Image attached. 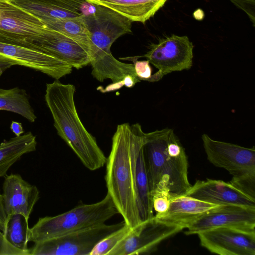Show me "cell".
Returning <instances> with one entry per match:
<instances>
[{
	"instance_id": "12",
	"label": "cell",
	"mask_w": 255,
	"mask_h": 255,
	"mask_svg": "<svg viewBox=\"0 0 255 255\" xmlns=\"http://www.w3.org/2000/svg\"><path fill=\"white\" fill-rule=\"evenodd\" d=\"M197 234L201 245L212 253L220 255H255V232L219 227Z\"/></svg>"
},
{
	"instance_id": "21",
	"label": "cell",
	"mask_w": 255,
	"mask_h": 255,
	"mask_svg": "<svg viewBox=\"0 0 255 255\" xmlns=\"http://www.w3.org/2000/svg\"><path fill=\"white\" fill-rule=\"evenodd\" d=\"M36 145V136L30 131L0 143V177H5L23 155L35 151Z\"/></svg>"
},
{
	"instance_id": "14",
	"label": "cell",
	"mask_w": 255,
	"mask_h": 255,
	"mask_svg": "<svg viewBox=\"0 0 255 255\" xmlns=\"http://www.w3.org/2000/svg\"><path fill=\"white\" fill-rule=\"evenodd\" d=\"M48 29L39 18L9 0H0V30L36 42Z\"/></svg>"
},
{
	"instance_id": "26",
	"label": "cell",
	"mask_w": 255,
	"mask_h": 255,
	"mask_svg": "<svg viewBox=\"0 0 255 255\" xmlns=\"http://www.w3.org/2000/svg\"><path fill=\"white\" fill-rule=\"evenodd\" d=\"M126 223L100 241L90 255H108L109 253L131 231Z\"/></svg>"
},
{
	"instance_id": "28",
	"label": "cell",
	"mask_w": 255,
	"mask_h": 255,
	"mask_svg": "<svg viewBox=\"0 0 255 255\" xmlns=\"http://www.w3.org/2000/svg\"><path fill=\"white\" fill-rule=\"evenodd\" d=\"M123 60H130L133 62L135 74L141 80L150 81L152 76V69L149 61L146 60H137L135 57L120 58Z\"/></svg>"
},
{
	"instance_id": "10",
	"label": "cell",
	"mask_w": 255,
	"mask_h": 255,
	"mask_svg": "<svg viewBox=\"0 0 255 255\" xmlns=\"http://www.w3.org/2000/svg\"><path fill=\"white\" fill-rule=\"evenodd\" d=\"M219 227L255 232V207L234 204L219 205L194 221L186 228L185 234H197Z\"/></svg>"
},
{
	"instance_id": "29",
	"label": "cell",
	"mask_w": 255,
	"mask_h": 255,
	"mask_svg": "<svg viewBox=\"0 0 255 255\" xmlns=\"http://www.w3.org/2000/svg\"><path fill=\"white\" fill-rule=\"evenodd\" d=\"M153 209L156 215L165 213L169 208L171 197L169 193L162 190H156L152 195Z\"/></svg>"
},
{
	"instance_id": "8",
	"label": "cell",
	"mask_w": 255,
	"mask_h": 255,
	"mask_svg": "<svg viewBox=\"0 0 255 255\" xmlns=\"http://www.w3.org/2000/svg\"><path fill=\"white\" fill-rule=\"evenodd\" d=\"M183 229L181 226L166 222L154 216L151 219L132 228L108 255L150 254L163 241Z\"/></svg>"
},
{
	"instance_id": "22",
	"label": "cell",
	"mask_w": 255,
	"mask_h": 255,
	"mask_svg": "<svg viewBox=\"0 0 255 255\" xmlns=\"http://www.w3.org/2000/svg\"><path fill=\"white\" fill-rule=\"evenodd\" d=\"M135 188L138 214L141 222L148 221L154 216L152 197L151 194L143 147L141 149L137 160Z\"/></svg>"
},
{
	"instance_id": "19",
	"label": "cell",
	"mask_w": 255,
	"mask_h": 255,
	"mask_svg": "<svg viewBox=\"0 0 255 255\" xmlns=\"http://www.w3.org/2000/svg\"><path fill=\"white\" fill-rule=\"evenodd\" d=\"M91 4L111 9L131 21L144 23L165 4L167 0H86Z\"/></svg>"
},
{
	"instance_id": "17",
	"label": "cell",
	"mask_w": 255,
	"mask_h": 255,
	"mask_svg": "<svg viewBox=\"0 0 255 255\" xmlns=\"http://www.w3.org/2000/svg\"><path fill=\"white\" fill-rule=\"evenodd\" d=\"M170 130L165 128L145 133L143 152L151 196L160 181Z\"/></svg>"
},
{
	"instance_id": "6",
	"label": "cell",
	"mask_w": 255,
	"mask_h": 255,
	"mask_svg": "<svg viewBox=\"0 0 255 255\" xmlns=\"http://www.w3.org/2000/svg\"><path fill=\"white\" fill-rule=\"evenodd\" d=\"M124 221L112 225L105 223L34 243L30 255H90L96 245L125 225Z\"/></svg>"
},
{
	"instance_id": "13",
	"label": "cell",
	"mask_w": 255,
	"mask_h": 255,
	"mask_svg": "<svg viewBox=\"0 0 255 255\" xmlns=\"http://www.w3.org/2000/svg\"><path fill=\"white\" fill-rule=\"evenodd\" d=\"M1 194L7 221L13 215L21 214L27 221L39 199L37 187L24 180L20 175H6Z\"/></svg>"
},
{
	"instance_id": "33",
	"label": "cell",
	"mask_w": 255,
	"mask_h": 255,
	"mask_svg": "<svg viewBox=\"0 0 255 255\" xmlns=\"http://www.w3.org/2000/svg\"><path fill=\"white\" fill-rule=\"evenodd\" d=\"M10 128L16 136H19L24 133V130L20 123L12 121Z\"/></svg>"
},
{
	"instance_id": "16",
	"label": "cell",
	"mask_w": 255,
	"mask_h": 255,
	"mask_svg": "<svg viewBox=\"0 0 255 255\" xmlns=\"http://www.w3.org/2000/svg\"><path fill=\"white\" fill-rule=\"evenodd\" d=\"M34 43L43 50L76 69H79L90 63L88 52L84 46L51 29L49 28L39 41Z\"/></svg>"
},
{
	"instance_id": "5",
	"label": "cell",
	"mask_w": 255,
	"mask_h": 255,
	"mask_svg": "<svg viewBox=\"0 0 255 255\" xmlns=\"http://www.w3.org/2000/svg\"><path fill=\"white\" fill-rule=\"evenodd\" d=\"M0 55L17 65L40 71L56 80L70 74L73 67L45 52L33 41L0 30Z\"/></svg>"
},
{
	"instance_id": "3",
	"label": "cell",
	"mask_w": 255,
	"mask_h": 255,
	"mask_svg": "<svg viewBox=\"0 0 255 255\" xmlns=\"http://www.w3.org/2000/svg\"><path fill=\"white\" fill-rule=\"evenodd\" d=\"M119 213L108 193L100 201L80 204L54 216L39 218L30 228L29 241L37 243L100 225Z\"/></svg>"
},
{
	"instance_id": "11",
	"label": "cell",
	"mask_w": 255,
	"mask_h": 255,
	"mask_svg": "<svg viewBox=\"0 0 255 255\" xmlns=\"http://www.w3.org/2000/svg\"><path fill=\"white\" fill-rule=\"evenodd\" d=\"M188 162L185 149L173 129H171L163 170L160 181L154 192L156 190L165 191L169 193L171 199L186 195L192 186L188 178Z\"/></svg>"
},
{
	"instance_id": "4",
	"label": "cell",
	"mask_w": 255,
	"mask_h": 255,
	"mask_svg": "<svg viewBox=\"0 0 255 255\" xmlns=\"http://www.w3.org/2000/svg\"><path fill=\"white\" fill-rule=\"evenodd\" d=\"M208 160L214 166L227 170L233 176L230 183L255 199V149L218 141L202 135Z\"/></svg>"
},
{
	"instance_id": "2",
	"label": "cell",
	"mask_w": 255,
	"mask_h": 255,
	"mask_svg": "<svg viewBox=\"0 0 255 255\" xmlns=\"http://www.w3.org/2000/svg\"><path fill=\"white\" fill-rule=\"evenodd\" d=\"M75 90L74 85L55 80L46 84L45 100L57 134L83 165L94 171L103 167L107 158L79 118L74 102Z\"/></svg>"
},
{
	"instance_id": "7",
	"label": "cell",
	"mask_w": 255,
	"mask_h": 255,
	"mask_svg": "<svg viewBox=\"0 0 255 255\" xmlns=\"http://www.w3.org/2000/svg\"><path fill=\"white\" fill-rule=\"evenodd\" d=\"M193 45L187 36L172 34L150 45L145 57L158 69L149 82H157L165 75L175 71L190 69L193 63Z\"/></svg>"
},
{
	"instance_id": "9",
	"label": "cell",
	"mask_w": 255,
	"mask_h": 255,
	"mask_svg": "<svg viewBox=\"0 0 255 255\" xmlns=\"http://www.w3.org/2000/svg\"><path fill=\"white\" fill-rule=\"evenodd\" d=\"M83 19L90 33L89 55L99 51L111 49L117 39L131 32L130 20L103 6L95 5L92 12L83 14Z\"/></svg>"
},
{
	"instance_id": "31",
	"label": "cell",
	"mask_w": 255,
	"mask_h": 255,
	"mask_svg": "<svg viewBox=\"0 0 255 255\" xmlns=\"http://www.w3.org/2000/svg\"><path fill=\"white\" fill-rule=\"evenodd\" d=\"M17 65L12 60L0 55V77L7 69Z\"/></svg>"
},
{
	"instance_id": "23",
	"label": "cell",
	"mask_w": 255,
	"mask_h": 255,
	"mask_svg": "<svg viewBox=\"0 0 255 255\" xmlns=\"http://www.w3.org/2000/svg\"><path fill=\"white\" fill-rule=\"evenodd\" d=\"M48 28L59 32L77 41L88 50L90 43V33L83 19L78 18H40Z\"/></svg>"
},
{
	"instance_id": "18",
	"label": "cell",
	"mask_w": 255,
	"mask_h": 255,
	"mask_svg": "<svg viewBox=\"0 0 255 255\" xmlns=\"http://www.w3.org/2000/svg\"><path fill=\"white\" fill-rule=\"evenodd\" d=\"M219 205L184 195L171 199L168 210L155 217L166 222L187 228L211 209Z\"/></svg>"
},
{
	"instance_id": "1",
	"label": "cell",
	"mask_w": 255,
	"mask_h": 255,
	"mask_svg": "<svg viewBox=\"0 0 255 255\" xmlns=\"http://www.w3.org/2000/svg\"><path fill=\"white\" fill-rule=\"evenodd\" d=\"M145 136L138 123L118 125L106 163L107 193L124 222L131 228L141 223L137 208L135 175L137 158L143 147Z\"/></svg>"
},
{
	"instance_id": "25",
	"label": "cell",
	"mask_w": 255,
	"mask_h": 255,
	"mask_svg": "<svg viewBox=\"0 0 255 255\" xmlns=\"http://www.w3.org/2000/svg\"><path fill=\"white\" fill-rule=\"evenodd\" d=\"M29 230L28 221L21 214L12 215L7 222L4 234L6 240L13 247L30 255L28 248Z\"/></svg>"
},
{
	"instance_id": "20",
	"label": "cell",
	"mask_w": 255,
	"mask_h": 255,
	"mask_svg": "<svg viewBox=\"0 0 255 255\" xmlns=\"http://www.w3.org/2000/svg\"><path fill=\"white\" fill-rule=\"evenodd\" d=\"M38 18H78L83 13L65 0H9Z\"/></svg>"
},
{
	"instance_id": "30",
	"label": "cell",
	"mask_w": 255,
	"mask_h": 255,
	"mask_svg": "<svg viewBox=\"0 0 255 255\" xmlns=\"http://www.w3.org/2000/svg\"><path fill=\"white\" fill-rule=\"evenodd\" d=\"M237 6L244 10L255 23V0H231Z\"/></svg>"
},
{
	"instance_id": "32",
	"label": "cell",
	"mask_w": 255,
	"mask_h": 255,
	"mask_svg": "<svg viewBox=\"0 0 255 255\" xmlns=\"http://www.w3.org/2000/svg\"><path fill=\"white\" fill-rule=\"evenodd\" d=\"M76 6L83 13V10L88 8L91 4L87 2L86 0H65Z\"/></svg>"
},
{
	"instance_id": "27",
	"label": "cell",
	"mask_w": 255,
	"mask_h": 255,
	"mask_svg": "<svg viewBox=\"0 0 255 255\" xmlns=\"http://www.w3.org/2000/svg\"><path fill=\"white\" fill-rule=\"evenodd\" d=\"M7 225V217L0 193V255H26L11 245L4 236Z\"/></svg>"
},
{
	"instance_id": "24",
	"label": "cell",
	"mask_w": 255,
	"mask_h": 255,
	"mask_svg": "<svg viewBox=\"0 0 255 255\" xmlns=\"http://www.w3.org/2000/svg\"><path fill=\"white\" fill-rule=\"evenodd\" d=\"M0 110L19 114L31 122L36 119L25 90L17 87L8 90L0 88Z\"/></svg>"
},
{
	"instance_id": "15",
	"label": "cell",
	"mask_w": 255,
	"mask_h": 255,
	"mask_svg": "<svg viewBox=\"0 0 255 255\" xmlns=\"http://www.w3.org/2000/svg\"><path fill=\"white\" fill-rule=\"evenodd\" d=\"M186 195L218 205L234 204L255 207V199L230 182L220 180H197Z\"/></svg>"
}]
</instances>
